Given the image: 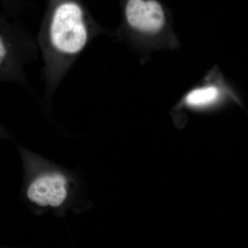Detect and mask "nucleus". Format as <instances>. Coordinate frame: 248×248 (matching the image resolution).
Segmentation results:
<instances>
[{"instance_id": "nucleus-4", "label": "nucleus", "mask_w": 248, "mask_h": 248, "mask_svg": "<svg viewBox=\"0 0 248 248\" xmlns=\"http://www.w3.org/2000/svg\"><path fill=\"white\" fill-rule=\"evenodd\" d=\"M124 22L142 33L159 32L166 22V11L159 0H121Z\"/></svg>"}, {"instance_id": "nucleus-6", "label": "nucleus", "mask_w": 248, "mask_h": 248, "mask_svg": "<svg viewBox=\"0 0 248 248\" xmlns=\"http://www.w3.org/2000/svg\"><path fill=\"white\" fill-rule=\"evenodd\" d=\"M0 8L11 16L19 17L27 5L24 0H0Z\"/></svg>"}, {"instance_id": "nucleus-5", "label": "nucleus", "mask_w": 248, "mask_h": 248, "mask_svg": "<svg viewBox=\"0 0 248 248\" xmlns=\"http://www.w3.org/2000/svg\"><path fill=\"white\" fill-rule=\"evenodd\" d=\"M219 91L215 86H209L191 91L186 98V103L192 107H203L216 102Z\"/></svg>"}, {"instance_id": "nucleus-1", "label": "nucleus", "mask_w": 248, "mask_h": 248, "mask_svg": "<svg viewBox=\"0 0 248 248\" xmlns=\"http://www.w3.org/2000/svg\"><path fill=\"white\" fill-rule=\"evenodd\" d=\"M95 32L82 0H47L36 41L44 60L42 79L48 107L62 80Z\"/></svg>"}, {"instance_id": "nucleus-2", "label": "nucleus", "mask_w": 248, "mask_h": 248, "mask_svg": "<svg viewBox=\"0 0 248 248\" xmlns=\"http://www.w3.org/2000/svg\"><path fill=\"white\" fill-rule=\"evenodd\" d=\"M24 181L22 196L36 212L63 215L80 208L79 177L32 152L22 148Z\"/></svg>"}, {"instance_id": "nucleus-3", "label": "nucleus", "mask_w": 248, "mask_h": 248, "mask_svg": "<svg viewBox=\"0 0 248 248\" xmlns=\"http://www.w3.org/2000/svg\"><path fill=\"white\" fill-rule=\"evenodd\" d=\"M18 18L0 8V82L28 88L26 68L37 58L39 48L36 37Z\"/></svg>"}]
</instances>
